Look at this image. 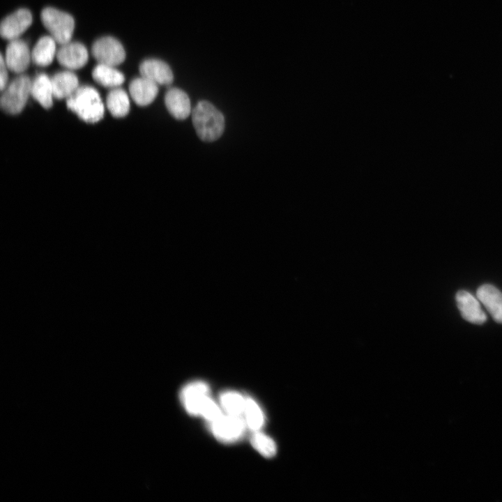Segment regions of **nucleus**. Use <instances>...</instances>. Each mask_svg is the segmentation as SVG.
<instances>
[{
  "instance_id": "nucleus-21",
  "label": "nucleus",
  "mask_w": 502,
  "mask_h": 502,
  "mask_svg": "<svg viewBox=\"0 0 502 502\" xmlns=\"http://www.w3.org/2000/svg\"><path fill=\"white\" fill-rule=\"evenodd\" d=\"M220 402L226 413L242 416L244 413L245 397L234 391H226L220 396Z\"/></svg>"
},
{
  "instance_id": "nucleus-8",
  "label": "nucleus",
  "mask_w": 502,
  "mask_h": 502,
  "mask_svg": "<svg viewBox=\"0 0 502 502\" xmlns=\"http://www.w3.org/2000/svg\"><path fill=\"white\" fill-rule=\"evenodd\" d=\"M32 15L25 8H21L6 17L1 22L0 33L3 38L17 39L31 24Z\"/></svg>"
},
{
  "instance_id": "nucleus-15",
  "label": "nucleus",
  "mask_w": 502,
  "mask_h": 502,
  "mask_svg": "<svg viewBox=\"0 0 502 502\" xmlns=\"http://www.w3.org/2000/svg\"><path fill=\"white\" fill-rule=\"evenodd\" d=\"M158 84L142 76L132 79L129 86L131 98L139 106L151 104L158 93Z\"/></svg>"
},
{
  "instance_id": "nucleus-13",
  "label": "nucleus",
  "mask_w": 502,
  "mask_h": 502,
  "mask_svg": "<svg viewBox=\"0 0 502 502\" xmlns=\"http://www.w3.org/2000/svg\"><path fill=\"white\" fill-rule=\"evenodd\" d=\"M165 104L169 114L177 120L187 119L192 112L188 94L178 88L174 87L166 92Z\"/></svg>"
},
{
  "instance_id": "nucleus-4",
  "label": "nucleus",
  "mask_w": 502,
  "mask_h": 502,
  "mask_svg": "<svg viewBox=\"0 0 502 502\" xmlns=\"http://www.w3.org/2000/svg\"><path fill=\"white\" fill-rule=\"evenodd\" d=\"M31 80L25 75L15 78L3 90L1 98V109L9 114H17L22 111L31 95Z\"/></svg>"
},
{
  "instance_id": "nucleus-14",
  "label": "nucleus",
  "mask_w": 502,
  "mask_h": 502,
  "mask_svg": "<svg viewBox=\"0 0 502 502\" xmlns=\"http://www.w3.org/2000/svg\"><path fill=\"white\" fill-rule=\"evenodd\" d=\"M478 299L483 304L493 319L502 323V293L492 284L480 286L477 291Z\"/></svg>"
},
{
  "instance_id": "nucleus-16",
  "label": "nucleus",
  "mask_w": 502,
  "mask_h": 502,
  "mask_svg": "<svg viewBox=\"0 0 502 502\" xmlns=\"http://www.w3.org/2000/svg\"><path fill=\"white\" fill-rule=\"evenodd\" d=\"M54 97L57 99L68 98L78 89V79L70 71L56 73L52 78Z\"/></svg>"
},
{
  "instance_id": "nucleus-11",
  "label": "nucleus",
  "mask_w": 502,
  "mask_h": 502,
  "mask_svg": "<svg viewBox=\"0 0 502 502\" xmlns=\"http://www.w3.org/2000/svg\"><path fill=\"white\" fill-rule=\"evenodd\" d=\"M455 300L462 317L472 324H482L487 320V315L481 308L479 301L471 293L459 291Z\"/></svg>"
},
{
  "instance_id": "nucleus-24",
  "label": "nucleus",
  "mask_w": 502,
  "mask_h": 502,
  "mask_svg": "<svg viewBox=\"0 0 502 502\" xmlns=\"http://www.w3.org/2000/svg\"><path fill=\"white\" fill-rule=\"evenodd\" d=\"M7 69L8 68L3 55L1 54L0 61V88L1 91H3L7 86L8 78Z\"/></svg>"
},
{
  "instance_id": "nucleus-5",
  "label": "nucleus",
  "mask_w": 502,
  "mask_h": 502,
  "mask_svg": "<svg viewBox=\"0 0 502 502\" xmlns=\"http://www.w3.org/2000/svg\"><path fill=\"white\" fill-rule=\"evenodd\" d=\"M214 436L225 443L238 440L244 434L246 423L242 416L222 414L210 423Z\"/></svg>"
},
{
  "instance_id": "nucleus-7",
  "label": "nucleus",
  "mask_w": 502,
  "mask_h": 502,
  "mask_svg": "<svg viewBox=\"0 0 502 502\" xmlns=\"http://www.w3.org/2000/svg\"><path fill=\"white\" fill-rule=\"evenodd\" d=\"M92 54L99 63L115 66L121 63L126 58V52L121 43L111 36L100 38L92 46Z\"/></svg>"
},
{
  "instance_id": "nucleus-18",
  "label": "nucleus",
  "mask_w": 502,
  "mask_h": 502,
  "mask_svg": "<svg viewBox=\"0 0 502 502\" xmlns=\"http://www.w3.org/2000/svg\"><path fill=\"white\" fill-rule=\"evenodd\" d=\"M56 41L51 36H43L36 43L31 52V59L40 66L50 65L56 54Z\"/></svg>"
},
{
  "instance_id": "nucleus-12",
  "label": "nucleus",
  "mask_w": 502,
  "mask_h": 502,
  "mask_svg": "<svg viewBox=\"0 0 502 502\" xmlns=\"http://www.w3.org/2000/svg\"><path fill=\"white\" fill-rule=\"evenodd\" d=\"M141 76L157 84L169 85L174 80L173 72L164 61L148 59L143 61L139 68Z\"/></svg>"
},
{
  "instance_id": "nucleus-9",
  "label": "nucleus",
  "mask_w": 502,
  "mask_h": 502,
  "mask_svg": "<svg viewBox=\"0 0 502 502\" xmlns=\"http://www.w3.org/2000/svg\"><path fill=\"white\" fill-rule=\"evenodd\" d=\"M4 59L10 70L20 73L28 68L31 59V52L24 41L15 39L10 40L8 45Z\"/></svg>"
},
{
  "instance_id": "nucleus-20",
  "label": "nucleus",
  "mask_w": 502,
  "mask_h": 502,
  "mask_svg": "<svg viewBox=\"0 0 502 502\" xmlns=\"http://www.w3.org/2000/svg\"><path fill=\"white\" fill-rule=\"evenodd\" d=\"M107 107L114 117H123L130 110V100L127 93L122 89L114 88L107 97Z\"/></svg>"
},
{
  "instance_id": "nucleus-22",
  "label": "nucleus",
  "mask_w": 502,
  "mask_h": 502,
  "mask_svg": "<svg viewBox=\"0 0 502 502\" xmlns=\"http://www.w3.org/2000/svg\"><path fill=\"white\" fill-rule=\"evenodd\" d=\"M247 426L254 431H259L264 423V413L257 403L250 397H245L244 413Z\"/></svg>"
},
{
  "instance_id": "nucleus-2",
  "label": "nucleus",
  "mask_w": 502,
  "mask_h": 502,
  "mask_svg": "<svg viewBox=\"0 0 502 502\" xmlns=\"http://www.w3.org/2000/svg\"><path fill=\"white\" fill-rule=\"evenodd\" d=\"M68 108L82 121L93 123L101 120L105 107L98 92L92 86H82L66 100Z\"/></svg>"
},
{
  "instance_id": "nucleus-19",
  "label": "nucleus",
  "mask_w": 502,
  "mask_h": 502,
  "mask_svg": "<svg viewBox=\"0 0 502 502\" xmlns=\"http://www.w3.org/2000/svg\"><path fill=\"white\" fill-rule=\"evenodd\" d=\"M114 66L99 63L92 71L93 79L105 87H116L125 80L124 75Z\"/></svg>"
},
{
  "instance_id": "nucleus-10",
  "label": "nucleus",
  "mask_w": 502,
  "mask_h": 502,
  "mask_svg": "<svg viewBox=\"0 0 502 502\" xmlns=\"http://www.w3.org/2000/svg\"><path fill=\"white\" fill-rule=\"evenodd\" d=\"M59 63L69 69H79L88 61V52L85 46L78 42L68 43L56 52Z\"/></svg>"
},
{
  "instance_id": "nucleus-6",
  "label": "nucleus",
  "mask_w": 502,
  "mask_h": 502,
  "mask_svg": "<svg viewBox=\"0 0 502 502\" xmlns=\"http://www.w3.org/2000/svg\"><path fill=\"white\" fill-rule=\"evenodd\" d=\"M209 387L203 381H194L185 386L180 397L187 412L194 416H201L211 400L208 396Z\"/></svg>"
},
{
  "instance_id": "nucleus-17",
  "label": "nucleus",
  "mask_w": 502,
  "mask_h": 502,
  "mask_svg": "<svg viewBox=\"0 0 502 502\" xmlns=\"http://www.w3.org/2000/svg\"><path fill=\"white\" fill-rule=\"evenodd\" d=\"M31 96L44 108L51 107L54 98L51 78L43 73L38 75L31 82Z\"/></svg>"
},
{
  "instance_id": "nucleus-1",
  "label": "nucleus",
  "mask_w": 502,
  "mask_h": 502,
  "mask_svg": "<svg viewBox=\"0 0 502 502\" xmlns=\"http://www.w3.org/2000/svg\"><path fill=\"white\" fill-rule=\"evenodd\" d=\"M192 121L197 136L204 142L218 139L225 130V117L213 104L206 100L197 102L192 111Z\"/></svg>"
},
{
  "instance_id": "nucleus-3",
  "label": "nucleus",
  "mask_w": 502,
  "mask_h": 502,
  "mask_svg": "<svg viewBox=\"0 0 502 502\" xmlns=\"http://www.w3.org/2000/svg\"><path fill=\"white\" fill-rule=\"evenodd\" d=\"M41 20L56 43L64 45L70 42L75 27V21L70 15L47 7L41 12Z\"/></svg>"
},
{
  "instance_id": "nucleus-23",
  "label": "nucleus",
  "mask_w": 502,
  "mask_h": 502,
  "mask_svg": "<svg viewBox=\"0 0 502 502\" xmlns=\"http://www.w3.org/2000/svg\"><path fill=\"white\" fill-rule=\"evenodd\" d=\"M252 446L265 457H273L277 451L274 441L259 431H254L250 438Z\"/></svg>"
}]
</instances>
